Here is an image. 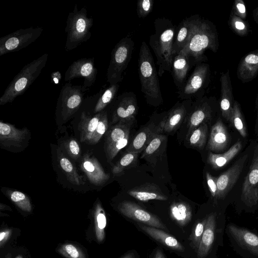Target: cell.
Masks as SVG:
<instances>
[{"label": "cell", "mask_w": 258, "mask_h": 258, "mask_svg": "<svg viewBox=\"0 0 258 258\" xmlns=\"http://www.w3.org/2000/svg\"><path fill=\"white\" fill-rule=\"evenodd\" d=\"M155 32L150 36L149 45L156 57L158 74L161 77L165 72L171 73L174 56L172 48L176 26L166 18H158L154 22Z\"/></svg>", "instance_id": "6da1fadb"}, {"label": "cell", "mask_w": 258, "mask_h": 258, "mask_svg": "<svg viewBox=\"0 0 258 258\" xmlns=\"http://www.w3.org/2000/svg\"><path fill=\"white\" fill-rule=\"evenodd\" d=\"M219 46L218 33L215 25L200 16L189 42L179 53L188 55L196 65L207 61L205 54L206 50L216 53Z\"/></svg>", "instance_id": "7a4b0ae2"}, {"label": "cell", "mask_w": 258, "mask_h": 258, "mask_svg": "<svg viewBox=\"0 0 258 258\" xmlns=\"http://www.w3.org/2000/svg\"><path fill=\"white\" fill-rule=\"evenodd\" d=\"M138 73L141 91L148 104L158 106L162 103L158 72L153 57L147 43L143 41L140 47L138 59Z\"/></svg>", "instance_id": "3957f363"}, {"label": "cell", "mask_w": 258, "mask_h": 258, "mask_svg": "<svg viewBox=\"0 0 258 258\" xmlns=\"http://www.w3.org/2000/svg\"><path fill=\"white\" fill-rule=\"evenodd\" d=\"M48 55L45 53L26 64L11 81L0 98V105L12 103L23 94L41 74Z\"/></svg>", "instance_id": "277c9868"}, {"label": "cell", "mask_w": 258, "mask_h": 258, "mask_svg": "<svg viewBox=\"0 0 258 258\" xmlns=\"http://www.w3.org/2000/svg\"><path fill=\"white\" fill-rule=\"evenodd\" d=\"M66 24L64 31L67 33V40L64 48L67 51L76 48L91 37L90 29L93 25V19L87 17L85 7L79 11L76 4L73 11L68 16Z\"/></svg>", "instance_id": "5b68a950"}, {"label": "cell", "mask_w": 258, "mask_h": 258, "mask_svg": "<svg viewBox=\"0 0 258 258\" xmlns=\"http://www.w3.org/2000/svg\"><path fill=\"white\" fill-rule=\"evenodd\" d=\"M134 46L132 38L126 36L112 49L107 71V82L110 85L119 84L123 80V74L131 59Z\"/></svg>", "instance_id": "8992f818"}, {"label": "cell", "mask_w": 258, "mask_h": 258, "mask_svg": "<svg viewBox=\"0 0 258 258\" xmlns=\"http://www.w3.org/2000/svg\"><path fill=\"white\" fill-rule=\"evenodd\" d=\"M87 89L83 85H74L70 82L62 86L56 107V112L61 120L63 122L68 121L78 111L83 104Z\"/></svg>", "instance_id": "52a82bcc"}, {"label": "cell", "mask_w": 258, "mask_h": 258, "mask_svg": "<svg viewBox=\"0 0 258 258\" xmlns=\"http://www.w3.org/2000/svg\"><path fill=\"white\" fill-rule=\"evenodd\" d=\"M210 76L208 63L202 62L196 64L183 86L178 90V97L183 100L204 96L205 89L210 82Z\"/></svg>", "instance_id": "ba28073f"}, {"label": "cell", "mask_w": 258, "mask_h": 258, "mask_svg": "<svg viewBox=\"0 0 258 258\" xmlns=\"http://www.w3.org/2000/svg\"><path fill=\"white\" fill-rule=\"evenodd\" d=\"M42 27L20 29L0 38V56L18 51L35 41L41 35Z\"/></svg>", "instance_id": "9c48e42d"}, {"label": "cell", "mask_w": 258, "mask_h": 258, "mask_svg": "<svg viewBox=\"0 0 258 258\" xmlns=\"http://www.w3.org/2000/svg\"><path fill=\"white\" fill-rule=\"evenodd\" d=\"M134 121L119 122L106 132L104 149L109 163L127 145L131 127Z\"/></svg>", "instance_id": "30bf717a"}, {"label": "cell", "mask_w": 258, "mask_h": 258, "mask_svg": "<svg viewBox=\"0 0 258 258\" xmlns=\"http://www.w3.org/2000/svg\"><path fill=\"white\" fill-rule=\"evenodd\" d=\"M30 132L26 127L19 129L9 123L0 122V146L13 152L23 151L28 145Z\"/></svg>", "instance_id": "8fae6325"}, {"label": "cell", "mask_w": 258, "mask_h": 258, "mask_svg": "<svg viewBox=\"0 0 258 258\" xmlns=\"http://www.w3.org/2000/svg\"><path fill=\"white\" fill-rule=\"evenodd\" d=\"M217 104L215 97H203L196 99L192 102L191 110L188 113L187 133L186 138L203 123H206L212 117L214 108Z\"/></svg>", "instance_id": "7c38bea8"}, {"label": "cell", "mask_w": 258, "mask_h": 258, "mask_svg": "<svg viewBox=\"0 0 258 258\" xmlns=\"http://www.w3.org/2000/svg\"><path fill=\"white\" fill-rule=\"evenodd\" d=\"M98 73L95 67L94 58H82L74 61L68 68L64 74V81H71L75 78L84 79L83 86L88 89L93 86Z\"/></svg>", "instance_id": "4fadbf2b"}, {"label": "cell", "mask_w": 258, "mask_h": 258, "mask_svg": "<svg viewBox=\"0 0 258 258\" xmlns=\"http://www.w3.org/2000/svg\"><path fill=\"white\" fill-rule=\"evenodd\" d=\"M117 209L122 215L137 222L162 230H168L158 217L134 202L123 201L119 204Z\"/></svg>", "instance_id": "5bb4252c"}, {"label": "cell", "mask_w": 258, "mask_h": 258, "mask_svg": "<svg viewBox=\"0 0 258 258\" xmlns=\"http://www.w3.org/2000/svg\"><path fill=\"white\" fill-rule=\"evenodd\" d=\"M138 110L137 97L133 92H126L117 97L112 116V123L135 120Z\"/></svg>", "instance_id": "9a60e30c"}, {"label": "cell", "mask_w": 258, "mask_h": 258, "mask_svg": "<svg viewBox=\"0 0 258 258\" xmlns=\"http://www.w3.org/2000/svg\"><path fill=\"white\" fill-rule=\"evenodd\" d=\"M241 198L249 207L255 205L258 202V152L255 153L248 172L245 177Z\"/></svg>", "instance_id": "2e32d148"}, {"label": "cell", "mask_w": 258, "mask_h": 258, "mask_svg": "<svg viewBox=\"0 0 258 258\" xmlns=\"http://www.w3.org/2000/svg\"><path fill=\"white\" fill-rule=\"evenodd\" d=\"M200 16L195 15L186 18L176 27L172 48L174 56L178 54L189 42Z\"/></svg>", "instance_id": "e0dca14e"}, {"label": "cell", "mask_w": 258, "mask_h": 258, "mask_svg": "<svg viewBox=\"0 0 258 258\" xmlns=\"http://www.w3.org/2000/svg\"><path fill=\"white\" fill-rule=\"evenodd\" d=\"M192 102L191 99L177 102L160 122L162 132L171 133L175 130L186 116Z\"/></svg>", "instance_id": "ac0fdd59"}, {"label": "cell", "mask_w": 258, "mask_h": 258, "mask_svg": "<svg viewBox=\"0 0 258 258\" xmlns=\"http://www.w3.org/2000/svg\"><path fill=\"white\" fill-rule=\"evenodd\" d=\"M247 157L245 155L217 178V199L224 198L238 179Z\"/></svg>", "instance_id": "d6986e66"}, {"label": "cell", "mask_w": 258, "mask_h": 258, "mask_svg": "<svg viewBox=\"0 0 258 258\" xmlns=\"http://www.w3.org/2000/svg\"><path fill=\"white\" fill-rule=\"evenodd\" d=\"M80 168L84 172L90 182L95 185L104 184L110 177L95 156L86 153L82 158Z\"/></svg>", "instance_id": "ffe728a7"}, {"label": "cell", "mask_w": 258, "mask_h": 258, "mask_svg": "<svg viewBox=\"0 0 258 258\" xmlns=\"http://www.w3.org/2000/svg\"><path fill=\"white\" fill-rule=\"evenodd\" d=\"M220 107L222 115L232 124L233 107L234 103L230 72L228 69L221 73Z\"/></svg>", "instance_id": "44dd1931"}, {"label": "cell", "mask_w": 258, "mask_h": 258, "mask_svg": "<svg viewBox=\"0 0 258 258\" xmlns=\"http://www.w3.org/2000/svg\"><path fill=\"white\" fill-rule=\"evenodd\" d=\"M229 234L242 249L258 257V236L250 231L234 224L228 225Z\"/></svg>", "instance_id": "7402d4cb"}, {"label": "cell", "mask_w": 258, "mask_h": 258, "mask_svg": "<svg viewBox=\"0 0 258 258\" xmlns=\"http://www.w3.org/2000/svg\"><path fill=\"white\" fill-rule=\"evenodd\" d=\"M237 77L242 83L252 81L258 75V48L245 55L240 60Z\"/></svg>", "instance_id": "603a6c76"}, {"label": "cell", "mask_w": 258, "mask_h": 258, "mask_svg": "<svg viewBox=\"0 0 258 258\" xmlns=\"http://www.w3.org/2000/svg\"><path fill=\"white\" fill-rule=\"evenodd\" d=\"M162 132L160 123L149 124L136 134L126 149V152L139 154L143 152L153 138Z\"/></svg>", "instance_id": "cb8c5ba5"}, {"label": "cell", "mask_w": 258, "mask_h": 258, "mask_svg": "<svg viewBox=\"0 0 258 258\" xmlns=\"http://www.w3.org/2000/svg\"><path fill=\"white\" fill-rule=\"evenodd\" d=\"M230 141L227 129L219 118L212 126L207 148L213 152H220L225 149Z\"/></svg>", "instance_id": "d4e9b609"}, {"label": "cell", "mask_w": 258, "mask_h": 258, "mask_svg": "<svg viewBox=\"0 0 258 258\" xmlns=\"http://www.w3.org/2000/svg\"><path fill=\"white\" fill-rule=\"evenodd\" d=\"M127 193L137 200L147 202L150 200L166 201L167 197L161 188L154 183H146L129 189Z\"/></svg>", "instance_id": "484cf974"}, {"label": "cell", "mask_w": 258, "mask_h": 258, "mask_svg": "<svg viewBox=\"0 0 258 258\" xmlns=\"http://www.w3.org/2000/svg\"><path fill=\"white\" fill-rule=\"evenodd\" d=\"M190 60L188 55L182 53H179L173 57L171 74L178 90L181 88L187 80L190 69Z\"/></svg>", "instance_id": "4316f807"}, {"label": "cell", "mask_w": 258, "mask_h": 258, "mask_svg": "<svg viewBox=\"0 0 258 258\" xmlns=\"http://www.w3.org/2000/svg\"><path fill=\"white\" fill-rule=\"evenodd\" d=\"M102 111L96 114H91L88 111H82L78 124L80 139L82 143L88 144L95 132Z\"/></svg>", "instance_id": "83f0119b"}, {"label": "cell", "mask_w": 258, "mask_h": 258, "mask_svg": "<svg viewBox=\"0 0 258 258\" xmlns=\"http://www.w3.org/2000/svg\"><path fill=\"white\" fill-rule=\"evenodd\" d=\"M216 216L209 215L197 251L198 258H205L209 253L214 241L216 231Z\"/></svg>", "instance_id": "f1b7e54d"}, {"label": "cell", "mask_w": 258, "mask_h": 258, "mask_svg": "<svg viewBox=\"0 0 258 258\" xmlns=\"http://www.w3.org/2000/svg\"><path fill=\"white\" fill-rule=\"evenodd\" d=\"M138 225L142 231L167 247L178 251L184 250V247L175 237L162 229L141 223L138 224Z\"/></svg>", "instance_id": "f546056e"}, {"label": "cell", "mask_w": 258, "mask_h": 258, "mask_svg": "<svg viewBox=\"0 0 258 258\" xmlns=\"http://www.w3.org/2000/svg\"><path fill=\"white\" fill-rule=\"evenodd\" d=\"M241 148V143L237 142L224 153L217 154L209 152L207 163L214 169L221 168L231 161L240 152Z\"/></svg>", "instance_id": "4dcf8cb0"}, {"label": "cell", "mask_w": 258, "mask_h": 258, "mask_svg": "<svg viewBox=\"0 0 258 258\" xmlns=\"http://www.w3.org/2000/svg\"><path fill=\"white\" fill-rule=\"evenodd\" d=\"M57 156L58 165L64 173L67 179L73 184L76 185H83L84 181L79 174L77 169L59 149H57Z\"/></svg>", "instance_id": "1f68e13d"}, {"label": "cell", "mask_w": 258, "mask_h": 258, "mask_svg": "<svg viewBox=\"0 0 258 258\" xmlns=\"http://www.w3.org/2000/svg\"><path fill=\"white\" fill-rule=\"evenodd\" d=\"M170 214L171 218L181 226L188 223L192 217L190 206L184 202L173 203L170 208Z\"/></svg>", "instance_id": "d6a6232c"}, {"label": "cell", "mask_w": 258, "mask_h": 258, "mask_svg": "<svg viewBox=\"0 0 258 258\" xmlns=\"http://www.w3.org/2000/svg\"><path fill=\"white\" fill-rule=\"evenodd\" d=\"M119 88V84L109 85L103 89L102 93L97 99L93 111L94 114L100 112L104 110L115 98Z\"/></svg>", "instance_id": "836d02e7"}, {"label": "cell", "mask_w": 258, "mask_h": 258, "mask_svg": "<svg viewBox=\"0 0 258 258\" xmlns=\"http://www.w3.org/2000/svg\"><path fill=\"white\" fill-rule=\"evenodd\" d=\"M207 134V124L203 123L194 130L188 136L190 145L199 149L203 148L206 144Z\"/></svg>", "instance_id": "e575fe53"}, {"label": "cell", "mask_w": 258, "mask_h": 258, "mask_svg": "<svg viewBox=\"0 0 258 258\" xmlns=\"http://www.w3.org/2000/svg\"><path fill=\"white\" fill-rule=\"evenodd\" d=\"M228 24L230 29L240 37L247 36L250 31V26L248 22L231 12L229 17Z\"/></svg>", "instance_id": "d590c367"}, {"label": "cell", "mask_w": 258, "mask_h": 258, "mask_svg": "<svg viewBox=\"0 0 258 258\" xmlns=\"http://www.w3.org/2000/svg\"><path fill=\"white\" fill-rule=\"evenodd\" d=\"M166 140V137L161 133L155 136L143 151L141 158L147 160L157 155L163 146L164 143H165Z\"/></svg>", "instance_id": "8d00e7d4"}, {"label": "cell", "mask_w": 258, "mask_h": 258, "mask_svg": "<svg viewBox=\"0 0 258 258\" xmlns=\"http://www.w3.org/2000/svg\"><path fill=\"white\" fill-rule=\"evenodd\" d=\"M6 195L18 207L22 210L29 212L32 207L29 197L18 190H8Z\"/></svg>", "instance_id": "74e56055"}, {"label": "cell", "mask_w": 258, "mask_h": 258, "mask_svg": "<svg viewBox=\"0 0 258 258\" xmlns=\"http://www.w3.org/2000/svg\"><path fill=\"white\" fill-rule=\"evenodd\" d=\"M138 153L126 152L120 160L112 167L111 171L114 176H118L125 169L135 164Z\"/></svg>", "instance_id": "f35d334b"}, {"label": "cell", "mask_w": 258, "mask_h": 258, "mask_svg": "<svg viewBox=\"0 0 258 258\" xmlns=\"http://www.w3.org/2000/svg\"><path fill=\"white\" fill-rule=\"evenodd\" d=\"M95 219L96 236L98 240L101 241L105 236L104 229L106 225V218L105 212L99 202L97 203L95 206Z\"/></svg>", "instance_id": "ab89813d"}, {"label": "cell", "mask_w": 258, "mask_h": 258, "mask_svg": "<svg viewBox=\"0 0 258 258\" xmlns=\"http://www.w3.org/2000/svg\"><path fill=\"white\" fill-rule=\"evenodd\" d=\"M232 124L241 136H247V130L243 119L240 106L238 101L235 100L233 107Z\"/></svg>", "instance_id": "60d3db41"}, {"label": "cell", "mask_w": 258, "mask_h": 258, "mask_svg": "<svg viewBox=\"0 0 258 258\" xmlns=\"http://www.w3.org/2000/svg\"><path fill=\"white\" fill-rule=\"evenodd\" d=\"M108 121L107 111L103 110L97 127L94 132L89 144L95 145L98 143L104 134L107 132Z\"/></svg>", "instance_id": "b9f144b4"}, {"label": "cell", "mask_w": 258, "mask_h": 258, "mask_svg": "<svg viewBox=\"0 0 258 258\" xmlns=\"http://www.w3.org/2000/svg\"><path fill=\"white\" fill-rule=\"evenodd\" d=\"M207 218L197 222L195 225L189 239L191 242V246L197 251L200 243L205 228Z\"/></svg>", "instance_id": "7bdbcfd3"}, {"label": "cell", "mask_w": 258, "mask_h": 258, "mask_svg": "<svg viewBox=\"0 0 258 258\" xmlns=\"http://www.w3.org/2000/svg\"><path fill=\"white\" fill-rule=\"evenodd\" d=\"M64 148L68 154L75 160L80 158L81 151L80 145L74 139H68L64 143Z\"/></svg>", "instance_id": "ee69618b"}, {"label": "cell", "mask_w": 258, "mask_h": 258, "mask_svg": "<svg viewBox=\"0 0 258 258\" xmlns=\"http://www.w3.org/2000/svg\"><path fill=\"white\" fill-rule=\"evenodd\" d=\"M154 2L152 0H140L137 2V13L139 18L146 17L153 10Z\"/></svg>", "instance_id": "f6af8a7d"}, {"label": "cell", "mask_w": 258, "mask_h": 258, "mask_svg": "<svg viewBox=\"0 0 258 258\" xmlns=\"http://www.w3.org/2000/svg\"><path fill=\"white\" fill-rule=\"evenodd\" d=\"M59 250L68 258H84L82 251L72 244L68 243L63 245Z\"/></svg>", "instance_id": "bcb514c9"}, {"label": "cell", "mask_w": 258, "mask_h": 258, "mask_svg": "<svg viewBox=\"0 0 258 258\" xmlns=\"http://www.w3.org/2000/svg\"><path fill=\"white\" fill-rule=\"evenodd\" d=\"M231 13L244 20L247 17L246 8L242 0H235L232 6Z\"/></svg>", "instance_id": "7dc6e473"}, {"label": "cell", "mask_w": 258, "mask_h": 258, "mask_svg": "<svg viewBox=\"0 0 258 258\" xmlns=\"http://www.w3.org/2000/svg\"><path fill=\"white\" fill-rule=\"evenodd\" d=\"M206 180L211 195L213 198H217V178L213 177L209 172L206 174Z\"/></svg>", "instance_id": "c3c4849f"}, {"label": "cell", "mask_w": 258, "mask_h": 258, "mask_svg": "<svg viewBox=\"0 0 258 258\" xmlns=\"http://www.w3.org/2000/svg\"><path fill=\"white\" fill-rule=\"evenodd\" d=\"M61 78V76L59 72H54L51 74V82L55 84H58Z\"/></svg>", "instance_id": "681fc988"}, {"label": "cell", "mask_w": 258, "mask_h": 258, "mask_svg": "<svg viewBox=\"0 0 258 258\" xmlns=\"http://www.w3.org/2000/svg\"><path fill=\"white\" fill-rule=\"evenodd\" d=\"M252 14L254 21L258 25V7L253 10Z\"/></svg>", "instance_id": "f907efd6"}, {"label": "cell", "mask_w": 258, "mask_h": 258, "mask_svg": "<svg viewBox=\"0 0 258 258\" xmlns=\"http://www.w3.org/2000/svg\"><path fill=\"white\" fill-rule=\"evenodd\" d=\"M154 258H166L164 253L160 249H158L156 250Z\"/></svg>", "instance_id": "816d5d0a"}, {"label": "cell", "mask_w": 258, "mask_h": 258, "mask_svg": "<svg viewBox=\"0 0 258 258\" xmlns=\"http://www.w3.org/2000/svg\"><path fill=\"white\" fill-rule=\"evenodd\" d=\"M121 258H137V256L134 252L130 251L124 254Z\"/></svg>", "instance_id": "f5cc1de1"}, {"label": "cell", "mask_w": 258, "mask_h": 258, "mask_svg": "<svg viewBox=\"0 0 258 258\" xmlns=\"http://www.w3.org/2000/svg\"><path fill=\"white\" fill-rule=\"evenodd\" d=\"M7 233L4 231H2L0 233V241L2 242L3 240H4L6 237Z\"/></svg>", "instance_id": "db71d44e"}, {"label": "cell", "mask_w": 258, "mask_h": 258, "mask_svg": "<svg viewBox=\"0 0 258 258\" xmlns=\"http://www.w3.org/2000/svg\"><path fill=\"white\" fill-rule=\"evenodd\" d=\"M256 102L257 103V105H258V93H257V96H256Z\"/></svg>", "instance_id": "11a10c76"}, {"label": "cell", "mask_w": 258, "mask_h": 258, "mask_svg": "<svg viewBox=\"0 0 258 258\" xmlns=\"http://www.w3.org/2000/svg\"><path fill=\"white\" fill-rule=\"evenodd\" d=\"M16 258H23V257H22V256L21 255H18Z\"/></svg>", "instance_id": "9f6ffc18"}]
</instances>
